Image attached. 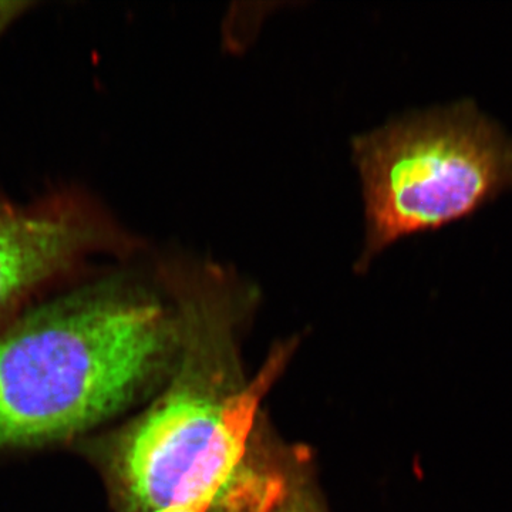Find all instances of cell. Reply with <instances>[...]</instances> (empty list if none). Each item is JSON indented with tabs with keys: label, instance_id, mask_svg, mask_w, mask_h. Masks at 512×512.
<instances>
[{
	"label": "cell",
	"instance_id": "6da1fadb",
	"mask_svg": "<svg viewBox=\"0 0 512 512\" xmlns=\"http://www.w3.org/2000/svg\"><path fill=\"white\" fill-rule=\"evenodd\" d=\"M147 275L104 269L0 338V450L69 439L171 375L183 316Z\"/></svg>",
	"mask_w": 512,
	"mask_h": 512
},
{
	"label": "cell",
	"instance_id": "7a4b0ae2",
	"mask_svg": "<svg viewBox=\"0 0 512 512\" xmlns=\"http://www.w3.org/2000/svg\"><path fill=\"white\" fill-rule=\"evenodd\" d=\"M164 275L183 316V345L164 392L114 450L128 512L227 494L247 466L259 406L291 355L282 346L245 379L235 328L248 289L212 264L170 259Z\"/></svg>",
	"mask_w": 512,
	"mask_h": 512
},
{
	"label": "cell",
	"instance_id": "3957f363",
	"mask_svg": "<svg viewBox=\"0 0 512 512\" xmlns=\"http://www.w3.org/2000/svg\"><path fill=\"white\" fill-rule=\"evenodd\" d=\"M365 198L366 268L393 242L476 214L512 190V138L470 100L353 140Z\"/></svg>",
	"mask_w": 512,
	"mask_h": 512
},
{
	"label": "cell",
	"instance_id": "277c9868",
	"mask_svg": "<svg viewBox=\"0 0 512 512\" xmlns=\"http://www.w3.org/2000/svg\"><path fill=\"white\" fill-rule=\"evenodd\" d=\"M143 247L79 188L30 202L0 194V319L49 286L80 274L94 258L130 259Z\"/></svg>",
	"mask_w": 512,
	"mask_h": 512
},
{
	"label": "cell",
	"instance_id": "5b68a950",
	"mask_svg": "<svg viewBox=\"0 0 512 512\" xmlns=\"http://www.w3.org/2000/svg\"><path fill=\"white\" fill-rule=\"evenodd\" d=\"M248 467L232 488L241 512H323L301 464H279L264 473Z\"/></svg>",
	"mask_w": 512,
	"mask_h": 512
},
{
	"label": "cell",
	"instance_id": "8992f818",
	"mask_svg": "<svg viewBox=\"0 0 512 512\" xmlns=\"http://www.w3.org/2000/svg\"><path fill=\"white\" fill-rule=\"evenodd\" d=\"M225 495H202L191 500L178 501V503L164 505L150 512H212L224 501Z\"/></svg>",
	"mask_w": 512,
	"mask_h": 512
},
{
	"label": "cell",
	"instance_id": "52a82bcc",
	"mask_svg": "<svg viewBox=\"0 0 512 512\" xmlns=\"http://www.w3.org/2000/svg\"><path fill=\"white\" fill-rule=\"evenodd\" d=\"M25 6L26 3H0V33L10 22L18 18Z\"/></svg>",
	"mask_w": 512,
	"mask_h": 512
}]
</instances>
